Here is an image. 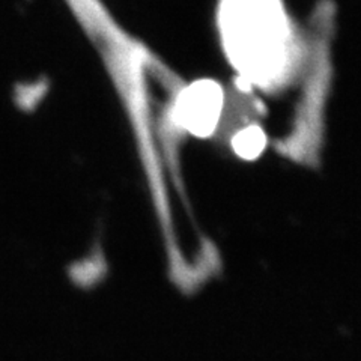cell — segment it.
<instances>
[{"instance_id":"cell-1","label":"cell","mask_w":361,"mask_h":361,"mask_svg":"<svg viewBox=\"0 0 361 361\" xmlns=\"http://www.w3.org/2000/svg\"><path fill=\"white\" fill-rule=\"evenodd\" d=\"M245 4V2H244ZM231 26L233 42L238 44L240 56L245 66L252 70H265V59L271 65L279 45V16L274 8L267 2L245 4L232 6Z\"/></svg>"},{"instance_id":"cell-2","label":"cell","mask_w":361,"mask_h":361,"mask_svg":"<svg viewBox=\"0 0 361 361\" xmlns=\"http://www.w3.org/2000/svg\"><path fill=\"white\" fill-rule=\"evenodd\" d=\"M223 92L217 83L200 80L185 87L176 103L178 121L190 133L205 135L214 131L221 115Z\"/></svg>"},{"instance_id":"cell-3","label":"cell","mask_w":361,"mask_h":361,"mask_svg":"<svg viewBox=\"0 0 361 361\" xmlns=\"http://www.w3.org/2000/svg\"><path fill=\"white\" fill-rule=\"evenodd\" d=\"M265 145V135L262 130L256 127H248L236 134L233 139L235 149L243 157H256L261 154Z\"/></svg>"}]
</instances>
